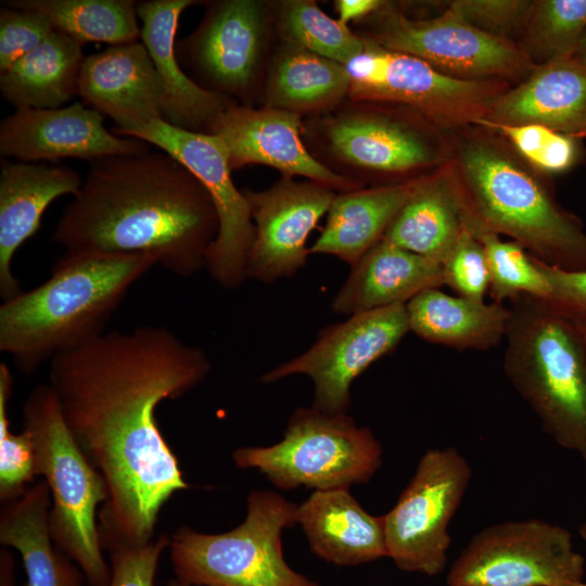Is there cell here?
I'll list each match as a JSON object with an SVG mask.
<instances>
[{"label":"cell","instance_id":"cell-20","mask_svg":"<svg viewBox=\"0 0 586 586\" xmlns=\"http://www.w3.org/2000/svg\"><path fill=\"white\" fill-rule=\"evenodd\" d=\"M78 95L115 123L117 136L155 118H164L166 98L162 81L142 42L111 46L86 56Z\"/></svg>","mask_w":586,"mask_h":586},{"label":"cell","instance_id":"cell-29","mask_svg":"<svg viewBox=\"0 0 586 586\" xmlns=\"http://www.w3.org/2000/svg\"><path fill=\"white\" fill-rule=\"evenodd\" d=\"M409 330L420 339L458 351H487L505 340L510 307L449 295L438 288L406 304Z\"/></svg>","mask_w":586,"mask_h":586},{"label":"cell","instance_id":"cell-35","mask_svg":"<svg viewBox=\"0 0 586 586\" xmlns=\"http://www.w3.org/2000/svg\"><path fill=\"white\" fill-rule=\"evenodd\" d=\"M472 234L485 252L489 270L488 293L493 302H513L524 295L538 300L548 296L550 288L545 275L519 243L504 241L493 232Z\"/></svg>","mask_w":586,"mask_h":586},{"label":"cell","instance_id":"cell-30","mask_svg":"<svg viewBox=\"0 0 586 586\" xmlns=\"http://www.w3.org/2000/svg\"><path fill=\"white\" fill-rule=\"evenodd\" d=\"M82 44L54 30L41 44L0 72V91L15 107L56 109L78 95Z\"/></svg>","mask_w":586,"mask_h":586},{"label":"cell","instance_id":"cell-23","mask_svg":"<svg viewBox=\"0 0 586 586\" xmlns=\"http://www.w3.org/2000/svg\"><path fill=\"white\" fill-rule=\"evenodd\" d=\"M483 119L538 124L574 138L586 137V64L571 56L536 65L497 97Z\"/></svg>","mask_w":586,"mask_h":586},{"label":"cell","instance_id":"cell-28","mask_svg":"<svg viewBox=\"0 0 586 586\" xmlns=\"http://www.w3.org/2000/svg\"><path fill=\"white\" fill-rule=\"evenodd\" d=\"M51 494L44 480L18 498L4 502L0 512V543L22 558L26 586H84L78 565L53 543L49 528Z\"/></svg>","mask_w":586,"mask_h":586},{"label":"cell","instance_id":"cell-41","mask_svg":"<svg viewBox=\"0 0 586 586\" xmlns=\"http://www.w3.org/2000/svg\"><path fill=\"white\" fill-rule=\"evenodd\" d=\"M534 259L550 288L542 301L586 344V271H565Z\"/></svg>","mask_w":586,"mask_h":586},{"label":"cell","instance_id":"cell-36","mask_svg":"<svg viewBox=\"0 0 586 586\" xmlns=\"http://www.w3.org/2000/svg\"><path fill=\"white\" fill-rule=\"evenodd\" d=\"M473 126L500 136L537 173L565 171L578 155L576 138L538 124H504L482 118Z\"/></svg>","mask_w":586,"mask_h":586},{"label":"cell","instance_id":"cell-19","mask_svg":"<svg viewBox=\"0 0 586 586\" xmlns=\"http://www.w3.org/2000/svg\"><path fill=\"white\" fill-rule=\"evenodd\" d=\"M303 117L266 106L233 104L218 119L213 135L224 144L232 170L266 165L281 176H301L336 192L362 187L331 171L308 151Z\"/></svg>","mask_w":586,"mask_h":586},{"label":"cell","instance_id":"cell-43","mask_svg":"<svg viewBox=\"0 0 586 586\" xmlns=\"http://www.w3.org/2000/svg\"><path fill=\"white\" fill-rule=\"evenodd\" d=\"M384 2L383 0H335L333 7L337 13V20L347 25L349 22L355 24L365 20L378 11Z\"/></svg>","mask_w":586,"mask_h":586},{"label":"cell","instance_id":"cell-8","mask_svg":"<svg viewBox=\"0 0 586 586\" xmlns=\"http://www.w3.org/2000/svg\"><path fill=\"white\" fill-rule=\"evenodd\" d=\"M298 505L271 489H253L246 515L220 534L180 526L169 537L175 577L194 586H320L284 559L282 533L297 524Z\"/></svg>","mask_w":586,"mask_h":586},{"label":"cell","instance_id":"cell-37","mask_svg":"<svg viewBox=\"0 0 586 586\" xmlns=\"http://www.w3.org/2000/svg\"><path fill=\"white\" fill-rule=\"evenodd\" d=\"M13 390V375L5 362L0 364V499L2 504L21 497L31 483L35 471V446L25 429H9L8 403Z\"/></svg>","mask_w":586,"mask_h":586},{"label":"cell","instance_id":"cell-1","mask_svg":"<svg viewBox=\"0 0 586 586\" xmlns=\"http://www.w3.org/2000/svg\"><path fill=\"white\" fill-rule=\"evenodd\" d=\"M211 369L202 348L155 326L104 332L50 361L48 384L63 420L106 482L98 514L103 550L150 543L162 507L189 487L155 410Z\"/></svg>","mask_w":586,"mask_h":586},{"label":"cell","instance_id":"cell-13","mask_svg":"<svg viewBox=\"0 0 586 586\" xmlns=\"http://www.w3.org/2000/svg\"><path fill=\"white\" fill-rule=\"evenodd\" d=\"M572 535L539 519L505 521L477 532L453 562L448 586H569L583 581Z\"/></svg>","mask_w":586,"mask_h":586},{"label":"cell","instance_id":"cell-6","mask_svg":"<svg viewBox=\"0 0 586 586\" xmlns=\"http://www.w3.org/2000/svg\"><path fill=\"white\" fill-rule=\"evenodd\" d=\"M511 303L505 374L545 433L586 468V344L542 300Z\"/></svg>","mask_w":586,"mask_h":586},{"label":"cell","instance_id":"cell-4","mask_svg":"<svg viewBox=\"0 0 586 586\" xmlns=\"http://www.w3.org/2000/svg\"><path fill=\"white\" fill-rule=\"evenodd\" d=\"M154 266L145 255L64 253L44 282L1 304L0 351L21 372L34 373L102 335L129 289Z\"/></svg>","mask_w":586,"mask_h":586},{"label":"cell","instance_id":"cell-38","mask_svg":"<svg viewBox=\"0 0 586 586\" xmlns=\"http://www.w3.org/2000/svg\"><path fill=\"white\" fill-rule=\"evenodd\" d=\"M445 285L459 296L485 302L489 290V270L480 241L463 228L451 252L442 263Z\"/></svg>","mask_w":586,"mask_h":586},{"label":"cell","instance_id":"cell-15","mask_svg":"<svg viewBox=\"0 0 586 586\" xmlns=\"http://www.w3.org/2000/svg\"><path fill=\"white\" fill-rule=\"evenodd\" d=\"M157 146L184 165L206 188L218 217V232L211 244L205 269L226 289L239 288L246 276L247 258L255 239L250 205L234 184L224 144L216 135L175 127L163 118L126 132Z\"/></svg>","mask_w":586,"mask_h":586},{"label":"cell","instance_id":"cell-33","mask_svg":"<svg viewBox=\"0 0 586 586\" xmlns=\"http://www.w3.org/2000/svg\"><path fill=\"white\" fill-rule=\"evenodd\" d=\"M279 41L346 65L366 48V41L314 0H272Z\"/></svg>","mask_w":586,"mask_h":586},{"label":"cell","instance_id":"cell-39","mask_svg":"<svg viewBox=\"0 0 586 586\" xmlns=\"http://www.w3.org/2000/svg\"><path fill=\"white\" fill-rule=\"evenodd\" d=\"M527 0H455L448 7L476 28L508 40L521 37L533 9Z\"/></svg>","mask_w":586,"mask_h":586},{"label":"cell","instance_id":"cell-40","mask_svg":"<svg viewBox=\"0 0 586 586\" xmlns=\"http://www.w3.org/2000/svg\"><path fill=\"white\" fill-rule=\"evenodd\" d=\"M54 27L43 14L2 5L0 9V72L41 44Z\"/></svg>","mask_w":586,"mask_h":586},{"label":"cell","instance_id":"cell-24","mask_svg":"<svg viewBox=\"0 0 586 586\" xmlns=\"http://www.w3.org/2000/svg\"><path fill=\"white\" fill-rule=\"evenodd\" d=\"M332 301L336 314L356 315L406 305L422 291L445 285L443 266L381 239L355 265Z\"/></svg>","mask_w":586,"mask_h":586},{"label":"cell","instance_id":"cell-12","mask_svg":"<svg viewBox=\"0 0 586 586\" xmlns=\"http://www.w3.org/2000/svg\"><path fill=\"white\" fill-rule=\"evenodd\" d=\"M345 66L348 99L402 105L441 129L473 126L507 90L506 81L454 78L420 59L369 41Z\"/></svg>","mask_w":586,"mask_h":586},{"label":"cell","instance_id":"cell-10","mask_svg":"<svg viewBox=\"0 0 586 586\" xmlns=\"http://www.w3.org/2000/svg\"><path fill=\"white\" fill-rule=\"evenodd\" d=\"M194 30L176 43L186 74L203 89L258 106L278 42L272 0H209Z\"/></svg>","mask_w":586,"mask_h":586},{"label":"cell","instance_id":"cell-17","mask_svg":"<svg viewBox=\"0 0 586 586\" xmlns=\"http://www.w3.org/2000/svg\"><path fill=\"white\" fill-rule=\"evenodd\" d=\"M242 192L255 226L247 278L272 283L294 276L306 266L310 255L306 241L337 192L316 181L286 176L265 190Z\"/></svg>","mask_w":586,"mask_h":586},{"label":"cell","instance_id":"cell-2","mask_svg":"<svg viewBox=\"0 0 586 586\" xmlns=\"http://www.w3.org/2000/svg\"><path fill=\"white\" fill-rule=\"evenodd\" d=\"M218 217L202 182L161 152L100 158L51 240L68 254L145 255L188 278L205 268Z\"/></svg>","mask_w":586,"mask_h":586},{"label":"cell","instance_id":"cell-47","mask_svg":"<svg viewBox=\"0 0 586 586\" xmlns=\"http://www.w3.org/2000/svg\"><path fill=\"white\" fill-rule=\"evenodd\" d=\"M581 537L586 542V521L578 528Z\"/></svg>","mask_w":586,"mask_h":586},{"label":"cell","instance_id":"cell-44","mask_svg":"<svg viewBox=\"0 0 586 586\" xmlns=\"http://www.w3.org/2000/svg\"><path fill=\"white\" fill-rule=\"evenodd\" d=\"M1 586H14V562L9 552H1Z\"/></svg>","mask_w":586,"mask_h":586},{"label":"cell","instance_id":"cell-7","mask_svg":"<svg viewBox=\"0 0 586 586\" xmlns=\"http://www.w3.org/2000/svg\"><path fill=\"white\" fill-rule=\"evenodd\" d=\"M23 429L35 446L36 475L50 494L49 528L54 545L81 570L88 586H110L97 510L107 499L106 482L67 429L49 384L35 386L22 407Z\"/></svg>","mask_w":586,"mask_h":586},{"label":"cell","instance_id":"cell-31","mask_svg":"<svg viewBox=\"0 0 586 586\" xmlns=\"http://www.w3.org/2000/svg\"><path fill=\"white\" fill-rule=\"evenodd\" d=\"M462 230L460 207L438 167L405 203L382 239L442 264Z\"/></svg>","mask_w":586,"mask_h":586},{"label":"cell","instance_id":"cell-46","mask_svg":"<svg viewBox=\"0 0 586 586\" xmlns=\"http://www.w3.org/2000/svg\"><path fill=\"white\" fill-rule=\"evenodd\" d=\"M166 586H194V585L183 583L175 577V578L169 579Z\"/></svg>","mask_w":586,"mask_h":586},{"label":"cell","instance_id":"cell-5","mask_svg":"<svg viewBox=\"0 0 586 586\" xmlns=\"http://www.w3.org/2000/svg\"><path fill=\"white\" fill-rule=\"evenodd\" d=\"M440 129L408 107L347 98L328 113L303 118L302 136L319 163L365 188L437 169L446 150Z\"/></svg>","mask_w":586,"mask_h":586},{"label":"cell","instance_id":"cell-27","mask_svg":"<svg viewBox=\"0 0 586 586\" xmlns=\"http://www.w3.org/2000/svg\"><path fill=\"white\" fill-rule=\"evenodd\" d=\"M428 175L397 184L337 192L327 213L323 229L309 247V254H328L351 267L355 265L383 238L398 212Z\"/></svg>","mask_w":586,"mask_h":586},{"label":"cell","instance_id":"cell-11","mask_svg":"<svg viewBox=\"0 0 586 586\" xmlns=\"http://www.w3.org/2000/svg\"><path fill=\"white\" fill-rule=\"evenodd\" d=\"M352 29L365 41L458 79L520 82L536 66L515 42L476 28L449 8L434 17L412 18L385 1Z\"/></svg>","mask_w":586,"mask_h":586},{"label":"cell","instance_id":"cell-3","mask_svg":"<svg viewBox=\"0 0 586 586\" xmlns=\"http://www.w3.org/2000/svg\"><path fill=\"white\" fill-rule=\"evenodd\" d=\"M450 135L440 168L463 228L506 235L551 267L586 271L584 225L558 204L537 170L487 129L468 126Z\"/></svg>","mask_w":586,"mask_h":586},{"label":"cell","instance_id":"cell-18","mask_svg":"<svg viewBox=\"0 0 586 586\" xmlns=\"http://www.w3.org/2000/svg\"><path fill=\"white\" fill-rule=\"evenodd\" d=\"M98 111L74 102L56 109H22L0 124V154L38 163L77 157L88 161L151 151L135 138H120L104 127Z\"/></svg>","mask_w":586,"mask_h":586},{"label":"cell","instance_id":"cell-48","mask_svg":"<svg viewBox=\"0 0 586 586\" xmlns=\"http://www.w3.org/2000/svg\"><path fill=\"white\" fill-rule=\"evenodd\" d=\"M569 586H586V583H584L583 581H581V582H577V583H573V584H571V585H569Z\"/></svg>","mask_w":586,"mask_h":586},{"label":"cell","instance_id":"cell-32","mask_svg":"<svg viewBox=\"0 0 586 586\" xmlns=\"http://www.w3.org/2000/svg\"><path fill=\"white\" fill-rule=\"evenodd\" d=\"M2 5L31 10L47 16L59 30L81 44L137 42L140 37L132 0H4Z\"/></svg>","mask_w":586,"mask_h":586},{"label":"cell","instance_id":"cell-9","mask_svg":"<svg viewBox=\"0 0 586 586\" xmlns=\"http://www.w3.org/2000/svg\"><path fill=\"white\" fill-rule=\"evenodd\" d=\"M382 455L370 429L346 413L311 406L293 411L280 442L240 447L231 457L237 468L256 469L280 489L326 491L367 483L380 469Z\"/></svg>","mask_w":586,"mask_h":586},{"label":"cell","instance_id":"cell-25","mask_svg":"<svg viewBox=\"0 0 586 586\" xmlns=\"http://www.w3.org/2000/svg\"><path fill=\"white\" fill-rule=\"evenodd\" d=\"M310 550L339 566L359 565L387 557L383 515L367 512L349 488L314 491L298 505Z\"/></svg>","mask_w":586,"mask_h":586},{"label":"cell","instance_id":"cell-42","mask_svg":"<svg viewBox=\"0 0 586 586\" xmlns=\"http://www.w3.org/2000/svg\"><path fill=\"white\" fill-rule=\"evenodd\" d=\"M168 547L169 537L161 535L144 545L110 550V586H154L158 560Z\"/></svg>","mask_w":586,"mask_h":586},{"label":"cell","instance_id":"cell-34","mask_svg":"<svg viewBox=\"0 0 586 586\" xmlns=\"http://www.w3.org/2000/svg\"><path fill=\"white\" fill-rule=\"evenodd\" d=\"M585 34L586 0H538L518 46L539 65L574 56Z\"/></svg>","mask_w":586,"mask_h":586},{"label":"cell","instance_id":"cell-21","mask_svg":"<svg viewBox=\"0 0 586 586\" xmlns=\"http://www.w3.org/2000/svg\"><path fill=\"white\" fill-rule=\"evenodd\" d=\"M202 1H137V16L142 22L140 38L162 81L166 109L164 120L199 133L213 135L220 116L235 101L207 91L195 84L176 55V33L182 12ZM239 104V103H238Z\"/></svg>","mask_w":586,"mask_h":586},{"label":"cell","instance_id":"cell-45","mask_svg":"<svg viewBox=\"0 0 586 586\" xmlns=\"http://www.w3.org/2000/svg\"><path fill=\"white\" fill-rule=\"evenodd\" d=\"M574 56L584 64H586V34L583 37Z\"/></svg>","mask_w":586,"mask_h":586},{"label":"cell","instance_id":"cell-22","mask_svg":"<svg viewBox=\"0 0 586 586\" xmlns=\"http://www.w3.org/2000/svg\"><path fill=\"white\" fill-rule=\"evenodd\" d=\"M81 183V176L64 165L1 163L0 295L3 302L22 292L12 270L16 251L38 231L47 207L65 194L74 196Z\"/></svg>","mask_w":586,"mask_h":586},{"label":"cell","instance_id":"cell-14","mask_svg":"<svg viewBox=\"0 0 586 586\" xmlns=\"http://www.w3.org/2000/svg\"><path fill=\"white\" fill-rule=\"evenodd\" d=\"M472 477L454 447L431 448L394 507L383 515L387 557L402 571L435 576L444 571L451 544L448 526Z\"/></svg>","mask_w":586,"mask_h":586},{"label":"cell","instance_id":"cell-16","mask_svg":"<svg viewBox=\"0 0 586 586\" xmlns=\"http://www.w3.org/2000/svg\"><path fill=\"white\" fill-rule=\"evenodd\" d=\"M408 331L403 304L352 315L321 329L306 352L265 372L260 380L273 383L305 374L314 382V408L331 415L346 413L352 404V383L391 353Z\"/></svg>","mask_w":586,"mask_h":586},{"label":"cell","instance_id":"cell-26","mask_svg":"<svg viewBox=\"0 0 586 586\" xmlns=\"http://www.w3.org/2000/svg\"><path fill=\"white\" fill-rule=\"evenodd\" d=\"M349 84L344 64L278 40L258 106L291 112L303 118L318 116L348 98Z\"/></svg>","mask_w":586,"mask_h":586}]
</instances>
